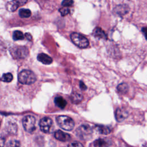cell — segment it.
Wrapping results in <instances>:
<instances>
[{"label":"cell","mask_w":147,"mask_h":147,"mask_svg":"<svg viewBox=\"0 0 147 147\" xmlns=\"http://www.w3.org/2000/svg\"><path fill=\"white\" fill-rule=\"evenodd\" d=\"M18 79L22 84H31L36 82V76L32 71L24 69L19 73Z\"/></svg>","instance_id":"6da1fadb"},{"label":"cell","mask_w":147,"mask_h":147,"mask_svg":"<svg viewBox=\"0 0 147 147\" xmlns=\"http://www.w3.org/2000/svg\"><path fill=\"white\" fill-rule=\"evenodd\" d=\"M77 137L83 140H88L92 136V129L90 126L87 124L82 125L76 130Z\"/></svg>","instance_id":"7a4b0ae2"},{"label":"cell","mask_w":147,"mask_h":147,"mask_svg":"<svg viewBox=\"0 0 147 147\" xmlns=\"http://www.w3.org/2000/svg\"><path fill=\"white\" fill-rule=\"evenodd\" d=\"M56 122L58 125L64 130H71L75 126L74 120L66 115H59L56 118Z\"/></svg>","instance_id":"3957f363"},{"label":"cell","mask_w":147,"mask_h":147,"mask_svg":"<svg viewBox=\"0 0 147 147\" xmlns=\"http://www.w3.org/2000/svg\"><path fill=\"white\" fill-rule=\"evenodd\" d=\"M70 38L72 42L79 48H85L89 45L88 39L80 33L72 32L70 35Z\"/></svg>","instance_id":"277c9868"},{"label":"cell","mask_w":147,"mask_h":147,"mask_svg":"<svg viewBox=\"0 0 147 147\" xmlns=\"http://www.w3.org/2000/svg\"><path fill=\"white\" fill-rule=\"evenodd\" d=\"M11 56L15 59H25L29 54L28 49L24 46H16L10 50Z\"/></svg>","instance_id":"5b68a950"},{"label":"cell","mask_w":147,"mask_h":147,"mask_svg":"<svg viewBox=\"0 0 147 147\" xmlns=\"http://www.w3.org/2000/svg\"><path fill=\"white\" fill-rule=\"evenodd\" d=\"M22 125L27 132L32 133L36 129V118L32 115L25 116L22 119Z\"/></svg>","instance_id":"8992f818"},{"label":"cell","mask_w":147,"mask_h":147,"mask_svg":"<svg viewBox=\"0 0 147 147\" xmlns=\"http://www.w3.org/2000/svg\"><path fill=\"white\" fill-rule=\"evenodd\" d=\"M39 126L41 131L45 133H51L54 129L53 121L48 117L41 118L39 122Z\"/></svg>","instance_id":"52a82bcc"},{"label":"cell","mask_w":147,"mask_h":147,"mask_svg":"<svg viewBox=\"0 0 147 147\" xmlns=\"http://www.w3.org/2000/svg\"><path fill=\"white\" fill-rule=\"evenodd\" d=\"M28 0H12L6 4V8L9 11H14L20 6L26 3Z\"/></svg>","instance_id":"ba28073f"},{"label":"cell","mask_w":147,"mask_h":147,"mask_svg":"<svg viewBox=\"0 0 147 147\" xmlns=\"http://www.w3.org/2000/svg\"><path fill=\"white\" fill-rule=\"evenodd\" d=\"M129 11V7L126 5H119L117 6L113 10L114 14L118 16H123L126 14Z\"/></svg>","instance_id":"9c48e42d"},{"label":"cell","mask_w":147,"mask_h":147,"mask_svg":"<svg viewBox=\"0 0 147 147\" xmlns=\"http://www.w3.org/2000/svg\"><path fill=\"white\" fill-rule=\"evenodd\" d=\"M115 118L118 122H122L128 116L127 111L122 108H118L117 109L115 113Z\"/></svg>","instance_id":"30bf717a"},{"label":"cell","mask_w":147,"mask_h":147,"mask_svg":"<svg viewBox=\"0 0 147 147\" xmlns=\"http://www.w3.org/2000/svg\"><path fill=\"white\" fill-rule=\"evenodd\" d=\"M55 137L61 141H68L71 139V136L61 130H57L54 134Z\"/></svg>","instance_id":"8fae6325"},{"label":"cell","mask_w":147,"mask_h":147,"mask_svg":"<svg viewBox=\"0 0 147 147\" xmlns=\"http://www.w3.org/2000/svg\"><path fill=\"white\" fill-rule=\"evenodd\" d=\"M110 145V141L106 138H99L94 142V147H109Z\"/></svg>","instance_id":"7c38bea8"},{"label":"cell","mask_w":147,"mask_h":147,"mask_svg":"<svg viewBox=\"0 0 147 147\" xmlns=\"http://www.w3.org/2000/svg\"><path fill=\"white\" fill-rule=\"evenodd\" d=\"M37 60L44 64H50L52 62V59L48 55L41 53L37 56Z\"/></svg>","instance_id":"4fadbf2b"},{"label":"cell","mask_w":147,"mask_h":147,"mask_svg":"<svg viewBox=\"0 0 147 147\" xmlns=\"http://www.w3.org/2000/svg\"><path fill=\"white\" fill-rule=\"evenodd\" d=\"M94 35L99 38H102V39H107V36L106 33L100 28L97 27L94 30Z\"/></svg>","instance_id":"5bb4252c"},{"label":"cell","mask_w":147,"mask_h":147,"mask_svg":"<svg viewBox=\"0 0 147 147\" xmlns=\"http://www.w3.org/2000/svg\"><path fill=\"white\" fill-rule=\"evenodd\" d=\"M55 103L59 108L63 109L65 108L67 105L66 100L61 96H57L55 98Z\"/></svg>","instance_id":"9a60e30c"},{"label":"cell","mask_w":147,"mask_h":147,"mask_svg":"<svg viewBox=\"0 0 147 147\" xmlns=\"http://www.w3.org/2000/svg\"><path fill=\"white\" fill-rule=\"evenodd\" d=\"M83 96L76 92H74L71 95V100L73 103L77 104L80 103L83 100Z\"/></svg>","instance_id":"2e32d148"},{"label":"cell","mask_w":147,"mask_h":147,"mask_svg":"<svg viewBox=\"0 0 147 147\" xmlns=\"http://www.w3.org/2000/svg\"><path fill=\"white\" fill-rule=\"evenodd\" d=\"M19 16L23 18H29L31 16V11L28 9H21L19 10Z\"/></svg>","instance_id":"e0dca14e"},{"label":"cell","mask_w":147,"mask_h":147,"mask_svg":"<svg viewBox=\"0 0 147 147\" xmlns=\"http://www.w3.org/2000/svg\"><path fill=\"white\" fill-rule=\"evenodd\" d=\"M96 128L97 130L101 134H107L110 132V129L105 126L103 125H97L96 126Z\"/></svg>","instance_id":"ac0fdd59"},{"label":"cell","mask_w":147,"mask_h":147,"mask_svg":"<svg viewBox=\"0 0 147 147\" xmlns=\"http://www.w3.org/2000/svg\"><path fill=\"white\" fill-rule=\"evenodd\" d=\"M25 36L23 33L20 30H15L13 33V38L14 40H23Z\"/></svg>","instance_id":"d6986e66"},{"label":"cell","mask_w":147,"mask_h":147,"mask_svg":"<svg viewBox=\"0 0 147 147\" xmlns=\"http://www.w3.org/2000/svg\"><path fill=\"white\" fill-rule=\"evenodd\" d=\"M13 79V75L10 73H6L2 75L0 80L4 82H10Z\"/></svg>","instance_id":"ffe728a7"},{"label":"cell","mask_w":147,"mask_h":147,"mask_svg":"<svg viewBox=\"0 0 147 147\" xmlns=\"http://www.w3.org/2000/svg\"><path fill=\"white\" fill-rule=\"evenodd\" d=\"M117 89L118 90V91H119L120 92H122V93H125L126 92L127 90H128V86L127 85V84L126 83H121L119 84L118 87H117Z\"/></svg>","instance_id":"44dd1931"},{"label":"cell","mask_w":147,"mask_h":147,"mask_svg":"<svg viewBox=\"0 0 147 147\" xmlns=\"http://www.w3.org/2000/svg\"><path fill=\"white\" fill-rule=\"evenodd\" d=\"M6 147H20V142L16 140H10L7 144Z\"/></svg>","instance_id":"7402d4cb"},{"label":"cell","mask_w":147,"mask_h":147,"mask_svg":"<svg viewBox=\"0 0 147 147\" xmlns=\"http://www.w3.org/2000/svg\"><path fill=\"white\" fill-rule=\"evenodd\" d=\"M59 12L61 13L62 16H65L69 13V9L67 7H62L59 9Z\"/></svg>","instance_id":"603a6c76"},{"label":"cell","mask_w":147,"mask_h":147,"mask_svg":"<svg viewBox=\"0 0 147 147\" xmlns=\"http://www.w3.org/2000/svg\"><path fill=\"white\" fill-rule=\"evenodd\" d=\"M74 3L73 0H63L61 2V5L64 7L71 6Z\"/></svg>","instance_id":"cb8c5ba5"},{"label":"cell","mask_w":147,"mask_h":147,"mask_svg":"<svg viewBox=\"0 0 147 147\" xmlns=\"http://www.w3.org/2000/svg\"><path fill=\"white\" fill-rule=\"evenodd\" d=\"M68 147H84V146L79 142H72L68 145Z\"/></svg>","instance_id":"d4e9b609"},{"label":"cell","mask_w":147,"mask_h":147,"mask_svg":"<svg viewBox=\"0 0 147 147\" xmlns=\"http://www.w3.org/2000/svg\"><path fill=\"white\" fill-rule=\"evenodd\" d=\"M5 142V137L3 136L0 135V147H4Z\"/></svg>","instance_id":"484cf974"},{"label":"cell","mask_w":147,"mask_h":147,"mask_svg":"<svg viewBox=\"0 0 147 147\" xmlns=\"http://www.w3.org/2000/svg\"><path fill=\"white\" fill-rule=\"evenodd\" d=\"M25 37L29 41H31L32 40V36L29 33H26L25 34Z\"/></svg>","instance_id":"4316f807"},{"label":"cell","mask_w":147,"mask_h":147,"mask_svg":"<svg viewBox=\"0 0 147 147\" xmlns=\"http://www.w3.org/2000/svg\"><path fill=\"white\" fill-rule=\"evenodd\" d=\"M80 87L81 88V89L83 90H85L86 88H87V87L84 84V83L83 82H80Z\"/></svg>","instance_id":"83f0119b"},{"label":"cell","mask_w":147,"mask_h":147,"mask_svg":"<svg viewBox=\"0 0 147 147\" xmlns=\"http://www.w3.org/2000/svg\"><path fill=\"white\" fill-rule=\"evenodd\" d=\"M146 27H144L142 28V32H143V34L144 35V37L146 38V34H145V33H146Z\"/></svg>","instance_id":"f1b7e54d"}]
</instances>
